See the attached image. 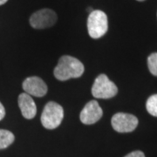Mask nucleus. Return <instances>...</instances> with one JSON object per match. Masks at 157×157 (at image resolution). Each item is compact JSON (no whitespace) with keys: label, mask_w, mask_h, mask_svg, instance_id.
Returning a JSON list of instances; mask_svg holds the SVG:
<instances>
[{"label":"nucleus","mask_w":157,"mask_h":157,"mask_svg":"<svg viewBox=\"0 0 157 157\" xmlns=\"http://www.w3.org/2000/svg\"><path fill=\"white\" fill-rule=\"evenodd\" d=\"M15 140V136L11 131L0 129V149H4L11 145Z\"/></svg>","instance_id":"9d476101"},{"label":"nucleus","mask_w":157,"mask_h":157,"mask_svg":"<svg viewBox=\"0 0 157 157\" xmlns=\"http://www.w3.org/2000/svg\"><path fill=\"white\" fill-rule=\"evenodd\" d=\"M137 1H139V2H142V1H145V0H137Z\"/></svg>","instance_id":"dca6fc26"},{"label":"nucleus","mask_w":157,"mask_h":157,"mask_svg":"<svg viewBox=\"0 0 157 157\" xmlns=\"http://www.w3.org/2000/svg\"><path fill=\"white\" fill-rule=\"evenodd\" d=\"M147 111L151 115L157 117V94L151 95L147 101Z\"/></svg>","instance_id":"9b49d317"},{"label":"nucleus","mask_w":157,"mask_h":157,"mask_svg":"<svg viewBox=\"0 0 157 157\" xmlns=\"http://www.w3.org/2000/svg\"><path fill=\"white\" fill-rule=\"evenodd\" d=\"M84 65L78 59L69 55L62 56L54 68V76L60 81L79 78L84 73Z\"/></svg>","instance_id":"f257e3e1"},{"label":"nucleus","mask_w":157,"mask_h":157,"mask_svg":"<svg viewBox=\"0 0 157 157\" xmlns=\"http://www.w3.org/2000/svg\"><path fill=\"white\" fill-rule=\"evenodd\" d=\"M58 20L56 12L51 9H41L35 11L30 17L29 23L34 29L49 28L53 26Z\"/></svg>","instance_id":"39448f33"},{"label":"nucleus","mask_w":157,"mask_h":157,"mask_svg":"<svg viewBox=\"0 0 157 157\" xmlns=\"http://www.w3.org/2000/svg\"><path fill=\"white\" fill-rule=\"evenodd\" d=\"M18 107L21 113L27 120H32L37 113V107L33 99L26 93H23L18 96Z\"/></svg>","instance_id":"1a4fd4ad"},{"label":"nucleus","mask_w":157,"mask_h":157,"mask_svg":"<svg viewBox=\"0 0 157 157\" xmlns=\"http://www.w3.org/2000/svg\"><path fill=\"white\" fill-rule=\"evenodd\" d=\"M147 67H148L149 72L154 76H157V52H154L148 56Z\"/></svg>","instance_id":"f8f14e48"},{"label":"nucleus","mask_w":157,"mask_h":157,"mask_svg":"<svg viewBox=\"0 0 157 157\" xmlns=\"http://www.w3.org/2000/svg\"><path fill=\"white\" fill-rule=\"evenodd\" d=\"M23 89L31 96L43 97L47 93V86L44 80L38 76H32L26 78L22 84Z\"/></svg>","instance_id":"6e6552de"},{"label":"nucleus","mask_w":157,"mask_h":157,"mask_svg":"<svg viewBox=\"0 0 157 157\" xmlns=\"http://www.w3.org/2000/svg\"><path fill=\"white\" fill-rule=\"evenodd\" d=\"M138 123L139 121L136 116L127 113H117L111 120L113 128L118 133L133 132L137 128Z\"/></svg>","instance_id":"423d86ee"},{"label":"nucleus","mask_w":157,"mask_h":157,"mask_svg":"<svg viewBox=\"0 0 157 157\" xmlns=\"http://www.w3.org/2000/svg\"><path fill=\"white\" fill-rule=\"evenodd\" d=\"M103 115V111L101 106L96 101H91L86 104L80 113V121L86 125H92L101 120Z\"/></svg>","instance_id":"0eeeda50"},{"label":"nucleus","mask_w":157,"mask_h":157,"mask_svg":"<svg viewBox=\"0 0 157 157\" xmlns=\"http://www.w3.org/2000/svg\"><path fill=\"white\" fill-rule=\"evenodd\" d=\"M116 85L106 74H100L92 86V94L97 99H111L117 94Z\"/></svg>","instance_id":"20e7f679"},{"label":"nucleus","mask_w":157,"mask_h":157,"mask_svg":"<svg viewBox=\"0 0 157 157\" xmlns=\"http://www.w3.org/2000/svg\"><path fill=\"white\" fill-rule=\"evenodd\" d=\"M108 30V20L107 14L101 10L91 11L87 18V31L93 39L101 38Z\"/></svg>","instance_id":"f03ea898"},{"label":"nucleus","mask_w":157,"mask_h":157,"mask_svg":"<svg viewBox=\"0 0 157 157\" xmlns=\"http://www.w3.org/2000/svg\"><path fill=\"white\" fill-rule=\"evenodd\" d=\"M5 116H6V109H5L4 106L2 105V103L0 102V121L3 120Z\"/></svg>","instance_id":"4468645a"},{"label":"nucleus","mask_w":157,"mask_h":157,"mask_svg":"<svg viewBox=\"0 0 157 157\" xmlns=\"http://www.w3.org/2000/svg\"><path fill=\"white\" fill-rule=\"evenodd\" d=\"M124 157H145V155H144L143 152L136 150V151H133L131 152V153H129V154H128L126 156Z\"/></svg>","instance_id":"ddd939ff"},{"label":"nucleus","mask_w":157,"mask_h":157,"mask_svg":"<svg viewBox=\"0 0 157 157\" xmlns=\"http://www.w3.org/2000/svg\"><path fill=\"white\" fill-rule=\"evenodd\" d=\"M7 1H8V0H0V6H3V5H5Z\"/></svg>","instance_id":"2eb2a0df"},{"label":"nucleus","mask_w":157,"mask_h":157,"mask_svg":"<svg viewBox=\"0 0 157 157\" xmlns=\"http://www.w3.org/2000/svg\"><path fill=\"white\" fill-rule=\"evenodd\" d=\"M64 118L63 107L56 102H48L41 114V123L47 129H54L58 128Z\"/></svg>","instance_id":"7ed1b4c3"}]
</instances>
